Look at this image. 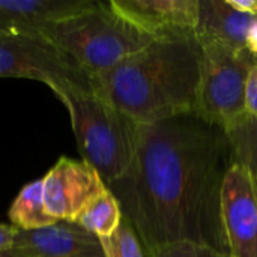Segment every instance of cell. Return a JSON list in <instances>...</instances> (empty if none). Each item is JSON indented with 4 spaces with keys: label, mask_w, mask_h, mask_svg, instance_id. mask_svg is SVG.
I'll return each mask as SVG.
<instances>
[{
    "label": "cell",
    "mask_w": 257,
    "mask_h": 257,
    "mask_svg": "<svg viewBox=\"0 0 257 257\" xmlns=\"http://www.w3.org/2000/svg\"><path fill=\"white\" fill-rule=\"evenodd\" d=\"M230 163L224 133L194 114L140 123L128 172L107 188L146 253L182 239L224 251L220 190Z\"/></svg>",
    "instance_id": "cell-1"
},
{
    "label": "cell",
    "mask_w": 257,
    "mask_h": 257,
    "mask_svg": "<svg viewBox=\"0 0 257 257\" xmlns=\"http://www.w3.org/2000/svg\"><path fill=\"white\" fill-rule=\"evenodd\" d=\"M200 57L196 38L152 41L114 68L90 77L92 90L142 125L193 114Z\"/></svg>",
    "instance_id": "cell-2"
},
{
    "label": "cell",
    "mask_w": 257,
    "mask_h": 257,
    "mask_svg": "<svg viewBox=\"0 0 257 257\" xmlns=\"http://www.w3.org/2000/svg\"><path fill=\"white\" fill-rule=\"evenodd\" d=\"M41 35L90 77L114 68L154 41L122 17L110 0H93L87 8L51 23Z\"/></svg>",
    "instance_id": "cell-3"
},
{
    "label": "cell",
    "mask_w": 257,
    "mask_h": 257,
    "mask_svg": "<svg viewBox=\"0 0 257 257\" xmlns=\"http://www.w3.org/2000/svg\"><path fill=\"white\" fill-rule=\"evenodd\" d=\"M62 102L83 161L96 170L105 187L122 179L134 160L140 123L93 92H74Z\"/></svg>",
    "instance_id": "cell-4"
},
{
    "label": "cell",
    "mask_w": 257,
    "mask_h": 257,
    "mask_svg": "<svg viewBox=\"0 0 257 257\" xmlns=\"http://www.w3.org/2000/svg\"><path fill=\"white\" fill-rule=\"evenodd\" d=\"M200 74L194 116L221 131L245 114V83L257 62L247 50L221 44H199Z\"/></svg>",
    "instance_id": "cell-5"
},
{
    "label": "cell",
    "mask_w": 257,
    "mask_h": 257,
    "mask_svg": "<svg viewBox=\"0 0 257 257\" xmlns=\"http://www.w3.org/2000/svg\"><path fill=\"white\" fill-rule=\"evenodd\" d=\"M3 77L38 80L60 101L74 92H93L90 75L42 35H0Z\"/></svg>",
    "instance_id": "cell-6"
},
{
    "label": "cell",
    "mask_w": 257,
    "mask_h": 257,
    "mask_svg": "<svg viewBox=\"0 0 257 257\" xmlns=\"http://www.w3.org/2000/svg\"><path fill=\"white\" fill-rule=\"evenodd\" d=\"M220 223L229 256L257 257V185L248 170L235 161L221 182Z\"/></svg>",
    "instance_id": "cell-7"
},
{
    "label": "cell",
    "mask_w": 257,
    "mask_h": 257,
    "mask_svg": "<svg viewBox=\"0 0 257 257\" xmlns=\"http://www.w3.org/2000/svg\"><path fill=\"white\" fill-rule=\"evenodd\" d=\"M47 211L57 221L74 223L81 209L105 187L96 170L86 161L62 157L42 178Z\"/></svg>",
    "instance_id": "cell-8"
},
{
    "label": "cell",
    "mask_w": 257,
    "mask_h": 257,
    "mask_svg": "<svg viewBox=\"0 0 257 257\" xmlns=\"http://www.w3.org/2000/svg\"><path fill=\"white\" fill-rule=\"evenodd\" d=\"M113 8L154 41L191 39L200 0H110Z\"/></svg>",
    "instance_id": "cell-9"
},
{
    "label": "cell",
    "mask_w": 257,
    "mask_h": 257,
    "mask_svg": "<svg viewBox=\"0 0 257 257\" xmlns=\"http://www.w3.org/2000/svg\"><path fill=\"white\" fill-rule=\"evenodd\" d=\"M14 248L27 257H104L95 235L68 221L32 232L18 230Z\"/></svg>",
    "instance_id": "cell-10"
},
{
    "label": "cell",
    "mask_w": 257,
    "mask_h": 257,
    "mask_svg": "<svg viewBox=\"0 0 257 257\" xmlns=\"http://www.w3.org/2000/svg\"><path fill=\"white\" fill-rule=\"evenodd\" d=\"M93 0H0V35H41L51 23Z\"/></svg>",
    "instance_id": "cell-11"
},
{
    "label": "cell",
    "mask_w": 257,
    "mask_h": 257,
    "mask_svg": "<svg viewBox=\"0 0 257 257\" xmlns=\"http://www.w3.org/2000/svg\"><path fill=\"white\" fill-rule=\"evenodd\" d=\"M254 20L233 11L226 0H200L196 41L199 44L215 42L235 50H245L247 30Z\"/></svg>",
    "instance_id": "cell-12"
},
{
    "label": "cell",
    "mask_w": 257,
    "mask_h": 257,
    "mask_svg": "<svg viewBox=\"0 0 257 257\" xmlns=\"http://www.w3.org/2000/svg\"><path fill=\"white\" fill-rule=\"evenodd\" d=\"M8 215L12 226L23 232L39 230L57 223L45 208L42 179H36L21 188Z\"/></svg>",
    "instance_id": "cell-13"
},
{
    "label": "cell",
    "mask_w": 257,
    "mask_h": 257,
    "mask_svg": "<svg viewBox=\"0 0 257 257\" xmlns=\"http://www.w3.org/2000/svg\"><path fill=\"white\" fill-rule=\"evenodd\" d=\"M122 221L120 206L108 188H104L93 197L77 215L75 224L90 232L96 238L111 235Z\"/></svg>",
    "instance_id": "cell-14"
},
{
    "label": "cell",
    "mask_w": 257,
    "mask_h": 257,
    "mask_svg": "<svg viewBox=\"0 0 257 257\" xmlns=\"http://www.w3.org/2000/svg\"><path fill=\"white\" fill-rule=\"evenodd\" d=\"M232 161L244 166L257 185V119L247 113L223 130Z\"/></svg>",
    "instance_id": "cell-15"
},
{
    "label": "cell",
    "mask_w": 257,
    "mask_h": 257,
    "mask_svg": "<svg viewBox=\"0 0 257 257\" xmlns=\"http://www.w3.org/2000/svg\"><path fill=\"white\" fill-rule=\"evenodd\" d=\"M104 257H145L143 245L126 218L122 217L117 229L104 238H98Z\"/></svg>",
    "instance_id": "cell-16"
},
{
    "label": "cell",
    "mask_w": 257,
    "mask_h": 257,
    "mask_svg": "<svg viewBox=\"0 0 257 257\" xmlns=\"http://www.w3.org/2000/svg\"><path fill=\"white\" fill-rule=\"evenodd\" d=\"M148 257H230L226 251L196 241H173L155 247L146 253Z\"/></svg>",
    "instance_id": "cell-17"
},
{
    "label": "cell",
    "mask_w": 257,
    "mask_h": 257,
    "mask_svg": "<svg viewBox=\"0 0 257 257\" xmlns=\"http://www.w3.org/2000/svg\"><path fill=\"white\" fill-rule=\"evenodd\" d=\"M245 113L257 119V62L251 66L245 83Z\"/></svg>",
    "instance_id": "cell-18"
},
{
    "label": "cell",
    "mask_w": 257,
    "mask_h": 257,
    "mask_svg": "<svg viewBox=\"0 0 257 257\" xmlns=\"http://www.w3.org/2000/svg\"><path fill=\"white\" fill-rule=\"evenodd\" d=\"M226 3L239 14L257 18V0H226Z\"/></svg>",
    "instance_id": "cell-19"
},
{
    "label": "cell",
    "mask_w": 257,
    "mask_h": 257,
    "mask_svg": "<svg viewBox=\"0 0 257 257\" xmlns=\"http://www.w3.org/2000/svg\"><path fill=\"white\" fill-rule=\"evenodd\" d=\"M18 229L8 224H0V250H9L14 247Z\"/></svg>",
    "instance_id": "cell-20"
},
{
    "label": "cell",
    "mask_w": 257,
    "mask_h": 257,
    "mask_svg": "<svg viewBox=\"0 0 257 257\" xmlns=\"http://www.w3.org/2000/svg\"><path fill=\"white\" fill-rule=\"evenodd\" d=\"M244 48L257 59V18L251 23V26L247 30V36H245V42H244Z\"/></svg>",
    "instance_id": "cell-21"
},
{
    "label": "cell",
    "mask_w": 257,
    "mask_h": 257,
    "mask_svg": "<svg viewBox=\"0 0 257 257\" xmlns=\"http://www.w3.org/2000/svg\"><path fill=\"white\" fill-rule=\"evenodd\" d=\"M0 257H27L24 253H21L17 248H9V250H0Z\"/></svg>",
    "instance_id": "cell-22"
}]
</instances>
